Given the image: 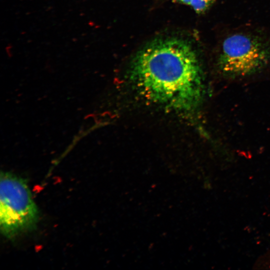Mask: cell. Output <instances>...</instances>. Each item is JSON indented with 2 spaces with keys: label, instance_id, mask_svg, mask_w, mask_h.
Wrapping results in <instances>:
<instances>
[{
  "label": "cell",
  "instance_id": "cell-2",
  "mask_svg": "<svg viewBox=\"0 0 270 270\" xmlns=\"http://www.w3.org/2000/svg\"><path fill=\"white\" fill-rule=\"evenodd\" d=\"M216 62L218 70L227 77L256 74L270 64V42L254 34H230L222 41Z\"/></svg>",
  "mask_w": 270,
  "mask_h": 270
},
{
  "label": "cell",
  "instance_id": "cell-1",
  "mask_svg": "<svg viewBox=\"0 0 270 270\" xmlns=\"http://www.w3.org/2000/svg\"><path fill=\"white\" fill-rule=\"evenodd\" d=\"M128 74L146 99L181 113L200 106L204 94L202 71L197 56L186 41L155 40L137 52Z\"/></svg>",
  "mask_w": 270,
  "mask_h": 270
},
{
  "label": "cell",
  "instance_id": "cell-3",
  "mask_svg": "<svg viewBox=\"0 0 270 270\" xmlns=\"http://www.w3.org/2000/svg\"><path fill=\"white\" fill-rule=\"evenodd\" d=\"M38 212L26 182L10 172H2L0 226L2 233L13 238L35 228Z\"/></svg>",
  "mask_w": 270,
  "mask_h": 270
},
{
  "label": "cell",
  "instance_id": "cell-5",
  "mask_svg": "<svg viewBox=\"0 0 270 270\" xmlns=\"http://www.w3.org/2000/svg\"><path fill=\"white\" fill-rule=\"evenodd\" d=\"M174 0L176 2H178L180 3H182L183 4L190 6L192 0Z\"/></svg>",
  "mask_w": 270,
  "mask_h": 270
},
{
  "label": "cell",
  "instance_id": "cell-4",
  "mask_svg": "<svg viewBox=\"0 0 270 270\" xmlns=\"http://www.w3.org/2000/svg\"><path fill=\"white\" fill-rule=\"evenodd\" d=\"M215 0H192L190 6L197 14H202L212 6Z\"/></svg>",
  "mask_w": 270,
  "mask_h": 270
}]
</instances>
